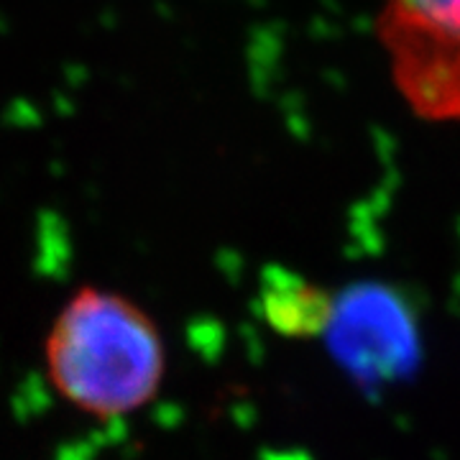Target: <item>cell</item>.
<instances>
[{
	"label": "cell",
	"mask_w": 460,
	"mask_h": 460,
	"mask_svg": "<svg viewBox=\"0 0 460 460\" xmlns=\"http://www.w3.org/2000/svg\"><path fill=\"white\" fill-rule=\"evenodd\" d=\"M47 366L66 402L115 420L156 394L164 376V345L151 317L126 296L83 289L51 328Z\"/></svg>",
	"instance_id": "cell-1"
},
{
	"label": "cell",
	"mask_w": 460,
	"mask_h": 460,
	"mask_svg": "<svg viewBox=\"0 0 460 460\" xmlns=\"http://www.w3.org/2000/svg\"><path fill=\"white\" fill-rule=\"evenodd\" d=\"M392 75L429 120H460V0H384Z\"/></svg>",
	"instance_id": "cell-2"
},
{
	"label": "cell",
	"mask_w": 460,
	"mask_h": 460,
	"mask_svg": "<svg viewBox=\"0 0 460 460\" xmlns=\"http://www.w3.org/2000/svg\"><path fill=\"white\" fill-rule=\"evenodd\" d=\"M407 314L389 289L381 287H353L335 296L328 328L332 348L341 361L361 376L389 378L394 358L407 356V325L389 330Z\"/></svg>",
	"instance_id": "cell-3"
},
{
	"label": "cell",
	"mask_w": 460,
	"mask_h": 460,
	"mask_svg": "<svg viewBox=\"0 0 460 460\" xmlns=\"http://www.w3.org/2000/svg\"><path fill=\"white\" fill-rule=\"evenodd\" d=\"M335 296L295 271L269 266L261 281L266 325L287 338H314L328 330Z\"/></svg>",
	"instance_id": "cell-4"
}]
</instances>
